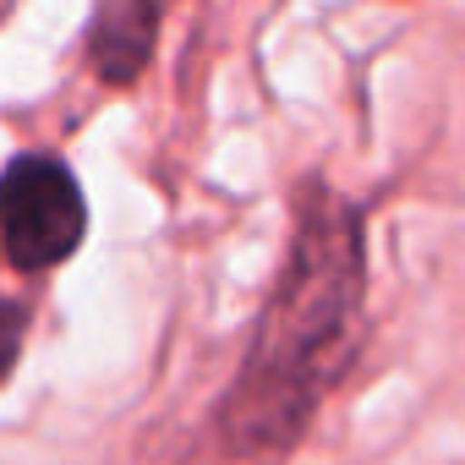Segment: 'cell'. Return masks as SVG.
Listing matches in <instances>:
<instances>
[{
  "label": "cell",
  "mask_w": 465,
  "mask_h": 465,
  "mask_svg": "<svg viewBox=\"0 0 465 465\" xmlns=\"http://www.w3.org/2000/svg\"><path fill=\"white\" fill-rule=\"evenodd\" d=\"M361 302H367L361 208L345 192L307 181L296 192V230L280 280L213 416L224 454L242 460L280 454L307 432L323 394L345 378L356 356Z\"/></svg>",
  "instance_id": "obj_1"
},
{
  "label": "cell",
  "mask_w": 465,
  "mask_h": 465,
  "mask_svg": "<svg viewBox=\"0 0 465 465\" xmlns=\"http://www.w3.org/2000/svg\"><path fill=\"white\" fill-rule=\"evenodd\" d=\"M88 236V203L55 153H17L0 170V252L23 274L66 263Z\"/></svg>",
  "instance_id": "obj_2"
},
{
  "label": "cell",
  "mask_w": 465,
  "mask_h": 465,
  "mask_svg": "<svg viewBox=\"0 0 465 465\" xmlns=\"http://www.w3.org/2000/svg\"><path fill=\"white\" fill-rule=\"evenodd\" d=\"M159 12H164V0H99V6H94L88 61H94V72H99L110 88L137 83L143 66L153 61Z\"/></svg>",
  "instance_id": "obj_3"
},
{
  "label": "cell",
  "mask_w": 465,
  "mask_h": 465,
  "mask_svg": "<svg viewBox=\"0 0 465 465\" xmlns=\"http://www.w3.org/2000/svg\"><path fill=\"white\" fill-rule=\"evenodd\" d=\"M23 334H28V307L23 302H0V383L12 378V367L23 356Z\"/></svg>",
  "instance_id": "obj_4"
}]
</instances>
